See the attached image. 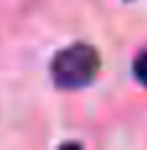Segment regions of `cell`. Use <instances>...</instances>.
Instances as JSON below:
<instances>
[{
	"instance_id": "obj_1",
	"label": "cell",
	"mask_w": 147,
	"mask_h": 150,
	"mask_svg": "<svg viewBox=\"0 0 147 150\" xmlns=\"http://www.w3.org/2000/svg\"><path fill=\"white\" fill-rule=\"evenodd\" d=\"M100 74V53L87 42H74L55 53L50 63V76L60 90H82Z\"/></svg>"
},
{
	"instance_id": "obj_2",
	"label": "cell",
	"mask_w": 147,
	"mask_h": 150,
	"mask_svg": "<svg viewBox=\"0 0 147 150\" xmlns=\"http://www.w3.org/2000/svg\"><path fill=\"white\" fill-rule=\"evenodd\" d=\"M134 76L147 87V50H142V53L134 58Z\"/></svg>"
}]
</instances>
